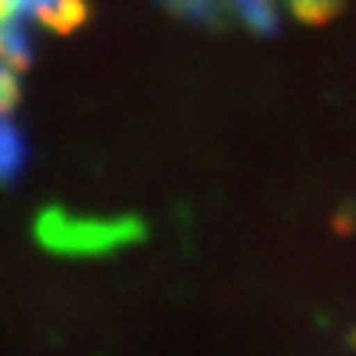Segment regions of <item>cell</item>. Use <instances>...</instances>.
Segmentation results:
<instances>
[{
	"label": "cell",
	"instance_id": "6da1fadb",
	"mask_svg": "<svg viewBox=\"0 0 356 356\" xmlns=\"http://www.w3.org/2000/svg\"><path fill=\"white\" fill-rule=\"evenodd\" d=\"M33 231H37V241L47 251L70 254V257L113 254L119 248L139 244L149 234L145 221L136 215L89 218V215H73L66 208H47V211H40Z\"/></svg>",
	"mask_w": 356,
	"mask_h": 356
},
{
	"label": "cell",
	"instance_id": "7a4b0ae2",
	"mask_svg": "<svg viewBox=\"0 0 356 356\" xmlns=\"http://www.w3.org/2000/svg\"><path fill=\"white\" fill-rule=\"evenodd\" d=\"M172 17L185 20L191 26H202V30H231L234 26V10H231L228 0H159Z\"/></svg>",
	"mask_w": 356,
	"mask_h": 356
},
{
	"label": "cell",
	"instance_id": "3957f363",
	"mask_svg": "<svg viewBox=\"0 0 356 356\" xmlns=\"http://www.w3.org/2000/svg\"><path fill=\"white\" fill-rule=\"evenodd\" d=\"M26 165V139L7 113H0V185H10Z\"/></svg>",
	"mask_w": 356,
	"mask_h": 356
},
{
	"label": "cell",
	"instance_id": "277c9868",
	"mask_svg": "<svg viewBox=\"0 0 356 356\" xmlns=\"http://www.w3.org/2000/svg\"><path fill=\"white\" fill-rule=\"evenodd\" d=\"M234 17L257 37H274L280 30L277 0H228Z\"/></svg>",
	"mask_w": 356,
	"mask_h": 356
},
{
	"label": "cell",
	"instance_id": "5b68a950",
	"mask_svg": "<svg viewBox=\"0 0 356 356\" xmlns=\"http://www.w3.org/2000/svg\"><path fill=\"white\" fill-rule=\"evenodd\" d=\"M89 17V3L86 0H50L43 10L37 13V20L53 33H73L83 20Z\"/></svg>",
	"mask_w": 356,
	"mask_h": 356
},
{
	"label": "cell",
	"instance_id": "8992f818",
	"mask_svg": "<svg viewBox=\"0 0 356 356\" xmlns=\"http://www.w3.org/2000/svg\"><path fill=\"white\" fill-rule=\"evenodd\" d=\"M287 7L304 24H327L343 10V0H287Z\"/></svg>",
	"mask_w": 356,
	"mask_h": 356
}]
</instances>
